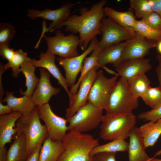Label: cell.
I'll use <instances>...</instances> for the list:
<instances>
[{
    "instance_id": "obj_1",
    "label": "cell",
    "mask_w": 161,
    "mask_h": 161,
    "mask_svg": "<svg viewBox=\"0 0 161 161\" xmlns=\"http://www.w3.org/2000/svg\"><path fill=\"white\" fill-rule=\"evenodd\" d=\"M106 2V0H102L93 4L89 9L82 8L79 15H70L55 30L65 26L66 31L75 34H79V46L84 51L92 40L100 33V23L105 15L104 6Z\"/></svg>"
},
{
    "instance_id": "obj_2",
    "label": "cell",
    "mask_w": 161,
    "mask_h": 161,
    "mask_svg": "<svg viewBox=\"0 0 161 161\" xmlns=\"http://www.w3.org/2000/svg\"><path fill=\"white\" fill-rule=\"evenodd\" d=\"M64 149L57 161H93L91 153L97 139L84 133L68 131L62 140Z\"/></svg>"
},
{
    "instance_id": "obj_3",
    "label": "cell",
    "mask_w": 161,
    "mask_h": 161,
    "mask_svg": "<svg viewBox=\"0 0 161 161\" xmlns=\"http://www.w3.org/2000/svg\"><path fill=\"white\" fill-rule=\"evenodd\" d=\"M37 106L28 116H22L16 122L15 136L24 134L28 156L48 137L45 125L41 123Z\"/></svg>"
},
{
    "instance_id": "obj_4",
    "label": "cell",
    "mask_w": 161,
    "mask_h": 161,
    "mask_svg": "<svg viewBox=\"0 0 161 161\" xmlns=\"http://www.w3.org/2000/svg\"><path fill=\"white\" fill-rule=\"evenodd\" d=\"M136 116L132 113L103 115L100 126L99 136L111 141L119 139H126L135 126Z\"/></svg>"
},
{
    "instance_id": "obj_5",
    "label": "cell",
    "mask_w": 161,
    "mask_h": 161,
    "mask_svg": "<svg viewBox=\"0 0 161 161\" xmlns=\"http://www.w3.org/2000/svg\"><path fill=\"white\" fill-rule=\"evenodd\" d=\"M138 105V99L130 93L127 80L120 78L115 84L105 110L108 115L127 114L132 113Z\"/></svg>"
},
{
    "instance_id": "obj_6",
    "label": "cell",
    "mask_w": 161,
    "mask_h": 161,
    "mask_svg": "<svg viewBox=\"0 0 161 161\" xmlns=\"http://www.w3.org/2000/svg\"><path fill=\"white\" fill-rule=\"evenodd\" d=\"M103 111L88 101L67 120L68 131L84 133L96 128L101 122Z\"/></svg>"
},
{
    "instance_id": "obj_7",
    "label": "cell",
    "mask_w": 161,
    "mask_h": 161,
    "mask_svg": "<svg viewBox=\"0 0 161 161\" xmlns=\"http://www.w3.org/2000/svg\"><path fill=\"white\" fill-rule=\"evenodd\" d=\"M75 4L76 3H68L55 10L45 9L39 10L32 9L28 10L27 16L32 19L40 17L44 20L42 21V33L36 46H39L45 33L55 31L58 25L67 19L70 16L71 9Z\"/></svg>"
},
{
    "instance_id": "obj_8",
    "label": "cell",
    "mask_w": 161,
    "mask_h": 161,
    "mask_svg": "<svg viewBox=\"0 0 161 161\" xmlns=\"http://www.w3.org/2000/svg\"><path fill=\"white\" fill-rule=\"evenodd\" d=\"M55 33L53 37L44 35L42 37L46 41L47 51L63 58H71L80 55L78 50L80 43L79 36L73 33L65 35L59 30H55Z\"/></svg>"
},
{
    "instance_id": "obj_9",
    "label": "cell",
    "mask_w": 161,
    "mask_h": 161,
    "mask_svg": "<svg viewBox=\"0 0 161 161\" xmlns=\"http://www.w3.org/2000/svg\"><path fill=\"white\" fill-rule=\"evenodd\" d=\"M118 76L117 75L108 78L102 71H98L90 89L88 101L99 108L105 110Z\"/></svg>"
},
{
    "instance_id": "obj_10",
    "label": "cell",
    "mask_w": 161,
    "mask_h": 161,
    "mask_svg": "<svg viewBox=\"0 0 161 161\" xmlns=\"http://www.w3.org/2000/svg\"><path fill=\"white\" fill-rule=\"evenodd\" d=\"M39 117L44 122L48 137L55 141H62L68 131L67 120L56 114L49 103L37 106Z\"/></svg>"
},
{
    "instance_id": "obj_11",
    "label": "cell",
    "mask_w": 161,
    "mask_h": 161,
    "mask_svg": "<svg viewBox=\"0 0 161 161\" xmlns=\"http://www.w3.org/2000/svg\"><path fill=\"white\" fill-rule=\"evenodd\" d=\"M101 38L97 45L100 49L108 46L127 41L134 37V33L122 27L109 18H103L100 25Z\"/></svg>"
},
{
    "instance_id": "obj_12",
    "label": "cell",
    "mask_w": 161,
    "mask_h": 161,
    "mask_svg": "<svg viewBox=\"0 0 161 161\" xmlns=\"http://www.w3.org/2000/svg\"><path fill=\"white\" fill-rule=\"evenodd\" d=\"M98 41L97 37H95L87 48L77 56L69 58H57L59 64L64 69L68 86L71 87L75 84L77 76L82 70L84 60L92 52Z\"/></svg>"
},
{
    "instance_id": "obj_13",
    "label": "cell",
    "mask_w": 161,
    "mask_h": 161,
    "mask_svg": "<svg viewBox=\"0 0 161 161\" xmlns=\"http://www.w3.org/2000/svg\"><path fill=\"white\" fill-rule=\"evenodd\" d=\"M96 66L86 75L81 82L78 91L69 107L66 110L65 117L67 120L74 114L88 101L89 92L99 68Z\"/></svg>"
},
{
    "instance_id": "obj_14",
    "label": "cell",
    "mask_w": 161,
    "mask_h": 161,
    "mask_svg": "<svg viewBox=\"0 0 161 161\" xmlns=\"http://www.w3.org/2000/svg\"><path fill=\"white\" fill-rule=\"evenodd\" d=\"M125 43L120 61L128 59L144 58L151 49L157 47V42L147 39L136 32L135 36L126 41Z\"/></svg>"
},
{
    "instance_id": "obj_15",
    "label": "cell",
    "mask_w": 161,
    "mask_h": 161,
    "mask_svg": "<svg viewBox=\"0 0 161 161\" xmlns=\"http://www.w3.org/2000/svg\"><path fill=\"white\" fill-rule=\"evenodd\" d=\"M150 60L144 58L126 59L114 67L118 76L128 80L149 71L151 68Z\"/></svg>"
},
{
    "instance_id": "obj_16",
    "label": "cell",
    "mask_w": 161,
    "mask_h": 161,
    "mask_svg": "<svg viewBox=\"0 0 161 161\" xmlns=\"http://www.w3.org/2000/svg\"><path fill=\"white\" fill-rule=\"evenodd\" d=\"M39 80L32 96L36 106L49 102L51 97L57 95L60 88L53 87L50 82V74L45 69L39 68Z\"/></svg>"
},
{
    "instance_id": "obj_17",
    "label": "cell",
    "mask_w": 161,
    "mask_h": 161,
    "mask_svg": "<svg viewBox=\"0 0 161 161\" xmlns=\"http://www.w3.org/2000/svg\"><path fill=\"white\" fill-rule=\"evenodd\" d=\"M39 58V59L37 60L32 59V64L35 68H43L46 70L58 80V84L64 88L69 96V91L66 78L55 64V55L47 50L45 52H41Z\"/></svg>"
},
{
    "instance_id": "obj_18",
    "label": "cell",
    "mask_w": 161,
    "mask_h": 161,
    "mask_svg": "<svg viewBox=\"0 0 161 161\" xmlns=\"http://www.w3.org/2000/svg\"><path fill=\"white\" fill-rule=\"evenodd\" d=\"M129 141L127 151L129 161H147L150 157L145 151V147L139 128L135 126L129 135Z\"/></svg>"
},
{
    "instance_id": "obj_19",
    "label": "cell",
    "mask_w": 161,
    "mask_h": 161,
    "mask_svg": "<svg viewBox=\"0 0 161 161\" xmlns=\"http://www.w3.org/2000/svg\"><path fill=\"white\" fill-rule=\"evenodd\" d=\"M22 116L18 112L0 116V148L11 142L13 136L16 134V122Z\"/></svg>"
},
{
    "instance_id": "obj_20",
    "label": "cell",
    "mask_w": 161,
    "mask_h": 161,
    "mask_svg": "<svg viewBox=\"0 0 161 161\" xmlns=\"http://www.w3.org/2000/svg\"><path fill=\"white\" fill-rule=\"evenodd\" d=\"M125 42L112 45L100 49L98 55L97 64L99 66L103 67L107 71L109 70L105 66L112 64L114 66L121 61Z\"/></svg>"
},
{
    "instance_id": "obj_21",
    "label": "cell",
    "mask_w": 161,
    "mask_h": 161,
    "mask_svg": "<svg viewBox=\"0 0 161 161\" xmlns=\"http://www.w3.org/2000/svg\"><path fill=\"white\" fill-rule=\"evenodd\" d=\"M3 102H6L13 112H19L23 116L29 115L36 106L32 96L24 95L18 97L14 96L13 92L9 91L6 92Z\"/></svg>"
},
{
    "instance_id": "obj_22",
    "label": "cell",
    "mask_w": 161,
    "mask_h": 161,
    "mask_svg": "<svg viewBox=\"0 0 161 161\" xmlns=\"http://www.w3.org/2000/svg\"><path fill=\"white\" fill-rule=\"evenodd\" d=\"M105 15L115 22L134 33L137 20L133 10L130 8L127 11L120 12L109 7L104 8Z\"/></svg>"
},
{
    "instance_id": "obj_23",
    "label": "cell",
    "mask_w": 161,
    "mask_h": 161,
    "mask_svg": "<svg viewBox=\"0 0 161 161\" xmlns=\"http://www.w3.org/2000/svg\"><path fill=\"white\" fill-rule=\"evenodd\" d=\"M64 149L62 141H54L48 137L41 146L38 161H57Z\"/></svg>"
},
{
    "instance_id": "obj_24",
    "label": "cell",
    "mask_w": 161,
    "mask_h": 161,
    "mask_svg": "<svg viewBox=\"0 0 161 161\" xmlns=\"http://www.w3.org/2000/svg\"><path fill=\"white\" fill-rule=\"evenodd\" d=\"M28 155L24 134L14 137V140L7 151V161H26Z\"/></svg>"
},
{
    "instance_id": "obj_25",
    "label": "cell",
    "mask_w": 161,
    "mask_h": 161,
    "mask_svg": "<svg viewBox=\"0 0 161 161\" xmlns=\"http://www.w3.org/2000/svg\"><path fill=\"white\" fill-rule=\"evenodd\" d=\"M100 50V49L97 44L90 56L86 57L84 60L80 77L78 81L71 87L69 90V103L71 102L73 100L74 96L78 91L81 82L86 75L95 66H99L97 64V58Z\"/></svg>"
},
{
    "instance_id": "obj_26",
    "label": "cell",
    "mask_w": 161,
    "mask_h": 161,
    "mask_svg": "<svg viewBox=\"0 0 161 161\" xmlns=\"http://www.w3.org/2000/svg\"><path fill=\"white\" fill-rule=\"evenodd\" d=\"M139 128L145 148L152 146L161 135V119L155 122L149 121Z\"/></svg>"
},
{
    "instance_id": "obj_27",
    "label": "cell",
    "mask_w": 161,
    "mask_h": 161,
    "mask_svg": "<svg viewBox=\"0 0 161 161\" xmlns=\"http://www.w3.org/2000/svg\"><path fill=\"white\" fill-rule=\"evenodd\" d=\"M31 59L23 63L21 66L19 70L20 73H23L26 79L25 85L27 89L24 92L20 91V93L23 95L32 96L39 80V78L35 75L36 68L32 63Z\"/></svg>"
},
{
    "instance_id": "obj_28",
    "label": "cell",
    "mask_w": 161,
    "mask_h": 161,
    "mask_svg": "<svg viewBox=\"0 0 161 161\" xmlns=\"http://www.w3.org/2000/svg\"><path fill=\"white\" fill-rule=\"evenodd\" d=\"M127 81L129 90L136 99L141 97L150 86V82L145 74H141Z\"/></svg>"
},
{
    "instance_id": "obj_29",
    "label": "cell",
    "mask_w": 161,
    "mask_h": 161,
    "mask_svg": "<svg viewBox=\"0 0 161 161\" xmlns=\"http://www.w3.org/2000/svg\"><path fill=\"white\" fill-rule=\"evenodd\" d=\"M129 143L126 139H119L111 141L108 143L95 147L92 151V156L100 153L115 152L127 151Z\"/></svg>"
},
{
    "instance_id": "obj_30",
    "label": "cell",
    "mask_w": 161,
    "mask_h": 161,
    "mask_svg": "<svg viewBox=\"0 0 161 161\" xmlns=\"http://www.w3.org/2000/svg\"><path fill=\"white\" fill-rule=\"evenodd\" d=\"M31 58L28 56L26 52L20 49L15 51L14 54L12 59L5 65L8 69L11 68L12 75L14 78L18 77L20 73L21 66L24 63L30 61Z\"/></svg>"
},
{
    "instance_id": "obj_31",
    "label": "cell",
    "mask_w": 161,
    "mask_h": 161,
    "mask_svg": "<svg viewBox=\"0 0 161 161\" xmlns=\"http://www.w3.org/2000/svg\"><path fill=\"white\" fill-rule=\"evenodd\" d=\"M134 30L135 32L149 40L157 42L161 41V30L151 27L141 20H137Z\"/></svg>"
},
{
    "instance_id": "obj_32",
    "label": "cell",
    "mask_w": 161,
    "mask_h": 161,
    "mask_svg": "<svg viewBox=\"0 0 161 161\" xmlns=\"http://www.w3.org/2000/svg\"><path fill=\"white\" fill-rule=\"evenodd\" d=\"M130 3L131 8L138 18L142 19L153 11L149 0H131Z\"/></svg>"
},
{
    "instance_id": "obj_33",
    "label": "cell",
    "mask_w": 161,
    "mask_h": 161,
    "mask_svg": "<svg viewBox=\"0 0 161 161\" xmlns=\"http://www.w3.org/2000/svg\"><path fill=\"white\" fill-rule=\"evenodd\" d=\"M141 98L146 105L153 109L161 103V89L159 86H150Z\"/></svg>"
},
{
    "instance_id": "obj_34",
    "label": "cell",
    "mask_w": 161,
    "mask_h": 161,
    "mask_svg": "<svg viewBox=\"0 0 161 161\" xmlns=\"http://www.w3.org/2000/svg\"><path fill=\"white\" fill-rule=\"evenodd\" d=\"M15 32L12 24L7 22L1 23L0 24V46H9Z\"/></svg>"
},
{
    "instance_id": "obj_35",
    "label": "cell",
    "mask_w": 161,
    "mask_h": 161,
    "mask_svg": "<svg viewBox=\"0 0 161 161\" xmlns=\"http://www.w3.org/2000/svg\"><path fill=\"white\" fill-rule=\"evenodd\" d=\"M138 117L140 120L154 122L161 119V103L150 111L141 113Z\"/></svg>"
},
{
    "instance_id": "obj_36",
    "label": "cell",
    "mask_w": 161,
    "mask_h": 161,
    "mask_svg": "<svg viewBox=\"0 0 161 161\" xmlns=\"http://www.w3.org/2000/svg\"><path fill=\"white\" fill-rule=\"evenodd\" d=\"M141 20L147 25L161 30V17L153 11L142 18Z\"/></svg>"
},
{
    "instance_id": "obj_37",
    "label": "cell",
    "mask_w": 161,
    "mask_h": 161,
    "mask_svg": "<svg viewBox=\"0 0 161 161\" xmlns=\"http://www.w3.org/2000/svg\"><path fill=\"white\" fill-rule=\"evenodd\" d=\"M115 152H102L93 156V161H116Z\"/></svg>"
},
{
    "instance_id": "obj_38",
    "label": "cell",
    "mask_w": 161,
    "mask_h": 161,
    "mask_svg": "<svg viewBox=\"0 0 161 161\" xmlns=\"http://www.w3.org/2000/svg\"><path fill=\"white\" fill-rule=\"evenodd\" d=\"M15 51L7 46H0V55L3 59L9 61L13 57Z\"/></svg>"
},
{
    "instance_id": "obj_39",
    "label": "cell",
    "mask_w": 161,
    "mask_h": 161,
    "mask_svg": "<svg viewBox=\"0 0 161 161\" xmlns=\"http://www.w3.org/2000/svg\"><path fill=\"white\" fill-rule=\"evenodd\" d=\"M7 69L3 63L0 64V102H3V96L4 94V91L2 83V76L4 72Z\"/></svg>"
},
{
    "instance_id": "obj_40",
    "label": "cell",
    "mask_w": 161,
    "mask_h": 161,
    "mask_svg": "<svg viewBox=\"0 0 161 161\" xmlns=\"http://www.w3.org/2000/svg\"><path fill=\"white\" fill-rule=\"evenodd\" d=\"M153 11L161 17V0H149Z\"/></svg>"
},
{
    "instance_id": "obj_41",
    "label": "cell",
    "mask_w": 161,
    "mask_h": 161,
    "mask_svg": "<svg viewBox=\"0 0 161 161\" xmlns=\"http://www.w3.org/2000/svg\"><path fill=\"white\" fill-rule=\"evenodd\" d=\"M41 146H38L31 153L28 155L26 161H38Z\"/></svg>"
},
{
    "instance_id": "obj_42",
    "label": "cell",
    "mask_w": 161,
    "mask_h": 161,
    "mask_svg": "<svg viewBox=\"0 0 161 161\" xmlns=\"http://www.w3.org/2000/svg\"><path fill=\"white\" fill-rule=\"evenodd\" d=\"M157 57L158 60V64L156 68V71L159 83V86L161 89V55L158 54Z\"/></svg>"
},
{
    "instance_id": "obj_43",
    "label": "cell",
    "mask_w": 161,
    "mask_h": 161,
    "mask_svg": "<svg viewBox=\"0 0 161 161\" xmlns=\"http://www.w3.org/2000/svg\"><path fill=\"white\" fill-rule=\"evenodd\" d=\"M13 112L11 109L7 104L3 105L0 102V116L10 114Z\"/></svg>"
},
{
    "instance_id": "obj_44",
    "label": "cell",
    "mask_w": 161,
    "mask_h": 161,
    "mask_svg": "<svg viewBox=\"0 0 161 161\" xmlns=\"http://www.w3.org/2000/svg\"><path fill=\"white\" fill-rule=\"evenodd\" d=\"M7 151L6 147L0 148V161H7Z\"/></svg>"
},
{
    "instance_id": "obj_45",
    "label": "cell",
    "mask_w": 161,
    "mask_h": 161,
    "mask_svg": "<svg viewBox=\"0 0 161 161\" xmlns=\"http://www.w3.org/2000/svg\"><path fill=\"white\" fill-rule=\"evenodd\" d=\"M157 50L159 53L161 55V41H158L157 42Z\"/></svg>"
},
{
    "instance_id": "obj_46",
    "label": "cell",
    "mask_w": 161,
    "mask_h": 161,
    "mask_svg": "<svg viewBox=\"0 0 161 161\" xmlns=\"http://www.w3.org/2000/svg\"><path fill=\"white\" fill-rule=\"evenodd\" d=\"M147 161H161V159L156 158L155 157H150V158Z\"/></svg>"
},
{
    "instance_id": "obj_47",
    "label": "cell",
    "mask_w": 161,
    "mask_h": 161,
    "mask_svg": "<svg viewBox=\"0 0 161 161\" xmlns=\"http://www.w3.org/2000/svg\"><path fill=\"white\" fill-rule=\"evenodd\" d=\"M161 155V148L156 153L154 156L153 157H155L156 156H159Z\"/></svg>"
}]
</instances>
